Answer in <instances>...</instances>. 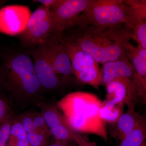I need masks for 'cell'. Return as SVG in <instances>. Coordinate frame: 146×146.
Wrapping results in <instances>:
<instances>
[{"label": "cell", "mask_w": 146, "mask_h": 146, "mask_svg": "<svg viewBox=\"0 0 146 146\" xmlns=\"http://www.w3.org/2000/svg\"><path fill=\"white\" fill-rule=\"evenodd\" d=\"M1 57L0 91L11 106L22 109L44 101V92L28 50H9Z\"/></svg>", "instance_id": "1"}, {"label": "cell", "mask_w": 146, "mask_h": 146, "mask_svg": "<svg viewBox=\"0 0 146 146\" xmlns=\"http://www.w3.org/2000/svg\"><path fill=\"white\" fill-rule=\"evenodd\" d=\"M58 34L102 65L127 56L124 45L132 39L131 29L123 24L106 27L77 26Z\"/></svg>", "instance_id": "2"}, {"label": "cell", "mask_w": 146, "mask_h": 146, "mask_svg": "<svg viewBox=\"0 0 146 146\" xmlns=\"http://www.w3.org/2000/svg\"><path fill=\"white\" fill-rule=\"evenodd\" d=\"M102 103L94 94L76 91L67 94L56 106L74 131L94 134L107 142L106 123L100 115Z\"/></svg>", "instance_id": "3"}, {"label": "cell", "mask_w": 146, "mask_h": 146, "mask_svg": "<svg viewBox=\"0 0 146 146\" xmlns=\"http://www.w3.org/2000/svg\"><path fill=\"white\" fill-rule=\"evenodd\" d=\"M120 24L125 25L131 29L134 25L124 0H94L70 28L77 26L106 27Z\"/></svg>", "instance_id": "4"}, {"label": "cell", "mask_w": 146, "mask_h": 146, "mask_svg": "<svg viewBox=\"0 0 146 146\" xmlns=\"http://www.w3.org/2000/svg\"><path fill=\"white\" fill-rule=\"evenodd\" d=\"M70 60L74 75L80 83L88 84L98 90L102 84L103 74L99 63L91 55L60 37Z\"/></svg>", "instance_id": "5"}, {"label": "cell", "mask_w": 146, "mask_h": 146, "mask_svg": "<svg viewBox=\"0 0 146 146\" xmlns=\"http://www.w3.org/2000/svg\"><path fill=\"white\" fill-rule=\"evenodd\" d=\"M57 33L49 9L40 5L32 13L25 29L18 38L23 48L28 50L42 44Z\"/></svg>", "instance_id": "6"}, {"label": "cell", "mask_w": 146, "mask_h": 146, "mask_svg": "<svg viewBox=\"0 0 146 146\" xmlns=\"http://www.w3.org/2000/svg\"><path fill=\"white\" fill-rule=\"evenodd\" d=\"M44 44L47 57L55 73L64 86L70 84L76 78L68 52L59 41L58 33L50 36Z\"/></svg>", "instance_id": "7"}, {"label": "cell", "mask_w": 146, "mask_h": 146, "mask_svg": "<svg viewBox=\"0 0 146 146\" xmlns=\"http://www.w3.org/2000/svg\"><path fill=\"white\" fill-rule=\"evenodd\" d=\"M28 50L32 58L35 70L44 93L56 91L64 86L48 59L44 43Z\"/></svg>", "instance_id": "8"}, {"label": "cell", "mask_w": 146, "mask_h": 146, "mask_svg": "<svg viewBox=\"0 0 146 146\" xmlns=\"http://www.w3.org/2000/svg\"><path fill=\"white\" fill-rule=\"evenodd\" d=\"M32 14L29 7L12 5L0 9V33L15 36L25 31Z\"/></svg>", "instance_id": "9"}, {"label": "cell", "mask_w": 146, "mask_h": 146, "mask_svg": "<svg viewBox=\"0 0 146 146\" xmlns=\"http://www.w3.org/2000/svg\"><path fill=\"white\" fill-rule=\"evenodd\" d=\"M94 0H60L49 9L58 33L70 29L79 15L91 5Z\"/></svg>", "instance_id": "10"}, {"label": "cell", "mask_w": 146, "mask_h": 146, "mask_svg": "<svg viewBox=\"0 0 146 146\" xmlns=\"http://www.w3.org/2000/svg\"><path fill=\"white\" fill-rule=\"evenodd\" d=\"M36 106L39 108L50 133L56 141H73L76 132L70 127L56 106L42 101Z\"/></svg>", "instance_id": "11"}, {"label": "cell", "mask_w": 146, "mask_h": 146, "mask_svg": "<svg viewBox=\"0 0 146 146\" xmlns=\"http://www.w3.org/2000/svg\"><path fill=\"white\" fill-rule=\"evenodd\" d=\"M106 100L115 104L136 106L141 100L136 80L128 78H118L105 85Z\"/></svg>", "instance_id": "12"}, {"label": "cell", "mask_w": 146, "mask_h": 146, "mask_svg": "<svg viewBox=\"0 0 146 146\" xmlns=\"http://www.w3.org/2000/svg\"><path fill=\"white\" fill-rule=\"evenodd\" d=\"M127 57L133 65L137 76L139 95L142 101L146 100V49L130 43L124 45Z\"/></svg>", "instance_id": "13"}, {"label": "cell", "mask_w": 146, "mask_h": 146, "mask_svg": "<svg viewBox=\"0 0 146 146\" xmlns=\"http://www.w3.org/2000/svg\"><path fill=\"white\" fill-rule=\"evenodd\" d=\"M102 69V84L105 86L118 78H128L136 80L138 85L136 72L127 56L104 63L103 64Z\"/></svg>", "instance_id": "14"}, {"label": "cell", "mask_w": 146, "mask_h": 146, "mask_svg": "<svg viewBox=\"0 0 146 146\" xmlns=\"http://www.w3.org/2000/svg\"><path fill=\"white\" fill-rule=\"evenodd\" d=\"M135 106L132 105L128 106L127 110L123 113L118 120L116 136L119 141L138 126L146 122L144 116L135 111Z\"/></svg>", "instance_id": "15"}, {"label": "cell", "mask_w": 146, "mask_h": 146, "mask_svg": "<svg viewBox=\"0 0 146 146\" xmlns=\"http://www.w3.org/2000/svg\"><path fill=\"white\" fill-rule=\"evenodd\" d=\"M124 106V105L115 104L110 101H104L100 110V117L106 123H117L123 113Z\"/></svg>", "instance_id": "16"}, {"label": "cell", "mask_w": 146, "mask_h": 146, "mask_svg": "<svg viewBox=\"0 0 146 146\" xmlns=\"http://www.w3.org/2000/svg\"><path fill=\"white\" fill-rule=\"evenodd\" d=\"M7 146H30L23 125L17 118V115L11 125Z\"/></svg>", "instance_id": "17"}, {"label": "cell", "mask_w": 146, "mask_h": 146, "mask_svg": "<svg viewBox=\"0 0 146 146\" xmlns=\"http://www.w3.org/2000/svg\"><path fill=\"white\" fill-rule=\"evenodd\" d=\"M146 138V122L125 135L119 141L118 146H141Z\"/></svg>", "instance_id": "18"}, {"label": "cell", "mask_w": 146, "mask_h": 146, "mask_svg": "<svg viewBox=\"0 0 146 146\" xmlns=\"http://www.w3.org/2000/svg\"><path fill=\"white\" fill-rule=\"evenodd\" d=\"M124 1L134 24L139 21H146V0Z\"/></svg>", "instance_id": "19"}, {"label": "cell", "mask_w": 146, "mask_h": 146, "mask_svg": "<svg viewBox=\"0 0 146 146\" xmlns=\"http://www.w3.org/2000/svg\"><path fill=\"white\" fill-rule=\"evenodd\" d=\"M131 31V38L137 42L138 46L146 49V21L134 24Z\"/></svg>", "instance_id": "20"}, {"label": "cell", "mask_w": 146, "mask_h": 146, "mask_svg": "<svg viewBox=\"0 0 146 146\" xmlns=\"http://www.w3.org/2000/svg\"><path fill=\"white\" fill-rule=\"evenodd\" d=\"M16 116L8 118L0 123V146L7 145L11 125Z\"/></svg>", "instance_id": "21"}, {"label": "cell", "mask_w": 146, "mask_h": 146, "mask_svg": "<svg viewBox=\"0 0 146 146\" xmlns=\"http://www.w3.org/2000/svg\"><path fill=\"white\" fill-rule=\"evenodd\" d=\"M16 115L13 108L2 95L0 94V123Z\"/></svg>", "instance_id": "22"}, {"label": "cell", "mask_w": 146, "mask_h": 146, "mask_svg": "<svg viewBox=\"0 0 146 146\" xmlns=\"http://www.w3.org/2000/svg\"><path fill=\"white\" fill-rule=\"evenodd\" d=\"M73 141L78 146H97L95 143L90 141L86 136L76 132L75 134Z\"/></svg>", "instance_id": "23"}, {"label": "cell", "mask_w": 146, "mask_h": 146, "mask_svg": "<svg viewBox=\"0 0 146 146\" xmlns=\"http://www.w3.org/2000/svg\"><path fill=\"white\" fill-rule=\"evenodd\" d=\"M59 1L60 0H35L33 1L34 3H39L41 4V5L49 9L55 6Z\"/></svg>", "instance_id": "24"}, {"label": "cell", "mask_w": 146, "mask_h": 146, "mask_svg": "<svg viewBox=\"0 0 146 146\" xmlns=\"http://www.w3.org/2000/svg\"><path fill=\"white\" fill-rule=\"evenodd\" d=\"M70 142V141H57L54 144L47 146H68Z\"/></svg>", "instance_id": "25"}, {"label": "cell", "mask_w": 146, "mask_h": 146, "mask_svg": "<svg viewBox=\"0 0 146 146\" xmlns=\"http://www.w3.org/2000/svg\"><path fill=\"white\" fill-rule=\"evenodd\" d=\"M6 2V1H0V9L4 6V5Z\"/></svg>", "instance_id": "26"}, {"label": "cell", "mask_w": 146, "mask_h": 146, "mask_svg": "<svg viewBox=\"0 0 146 146\" xmlns=\"http://www.w3.org/2000/svg\"><path fill=\"white\" fill-rule=\"evenodd\" d=\"M141 146H146V142H145V143H144L143 144V145H141Z\"/></svg>", "instance_id": "27"}, {"label": "cell", "mask_w": 146, "mask_h": 146, "mask_svg": "<svg viewBox=\"0 0 146 146\" xmlns=\"http://www.w3.org/2000/svg\"><path fill=\"white\" fill-rule=\"evenodd\" d=\"M70 142H69V143H68V146H73V145H72V144H70Z\"/></svg>", "instance_id": "28"}]
</instances>
